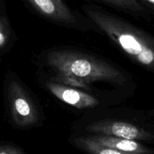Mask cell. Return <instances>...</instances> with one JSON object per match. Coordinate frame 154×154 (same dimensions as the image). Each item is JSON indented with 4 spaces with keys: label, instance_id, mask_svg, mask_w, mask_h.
Listing matches in <instances>:
<instances>
[{
    "label": "cell",
    "instance_id": "1",
    "mask_svg": "<svg viewBox=\"0 0 154 154\" xmlns=\"http://www.w3.org/2000/svg\"><path fill=\"white\" fill-rule=\"evenodd\" d=\"M46 64L57 75L58 81L71 87L88 88V84L105 81L123 85L126 78L120 70L105 61L71 50L48 53Z\"/></svg>",
    "mask_w": 154,
    "mask_h": 154
},
{
    "label": "cell",
    "instance_id": "2",
    "mask_svg": "<svg viewBox=\"0 0 154 154\" xmlns=\"http://www.w3.org/2000/svg\"><path fill=\"white\" fill-rule=\"evenodd\" d=\"M84 11L133 61L154 71V39L116 15L91 6H85Z\"/></svg>",
    "mask_w": 154,
    "mask_h": 154
},
{
    "label": "cell",
    "instance_id": "3",
    "mask_svg": "<svg viewBox=\"0 0 154 154\" xmlns=\"http://www.w3.org/2000/svg\"><path fill=\"white\" fill-rule=\"evenodd\" d=\"M5 99L11 121L18 127H30L39 121L37 108L23 84L8 75L5 83Z\"/></svg>",
    "mask_w": 154,
    "mask_h": 154
},
{
    "label": "cell",
    "instance_id": "4",
    "mask_svg": "<svg viewBox=\"0 0 154 154\" xmlns=\"http://www.w3.org/2000/svg\"><path fill=\"white\" fill-rule=\"evenodd\" d=\"M87 132L95 134L111 135L131 140H146L150 134L139 129L132 123L117 120H104L94 122L85 127Z\"/></svg>",
    "mask_w": 154,
    "mask_h": 154
},
{
    "label": "cell",
    "instance_id": "5",
    "mask_svg": "<svg viewBox=\"0 0 154 154\" xmlns=\"http://www.w3.org/2000/svg\"><path fill=\"white\" fill-rule=\"evenodd\" d=\"M48 90L53 96L64 103L79 109H86L98 106L99 102L96 98L71 86L56 82H48Z\"/></svg>",
    "mask_w": 154,
    "mask_h": 154
},
{
    "label": "cell",
    "instance_id": "6",
    "mask_svg": "<svg viewBox=\"0 0 154 154\" xmlns=\"http://www.w3.org/2000/svg\"><path fill=\"white\" fill-rule=\"evenodd\" d=\"M43 16L60 23H75V15L63 0H27Z\"/></svg>",
    "mask_w": 154,
    "mask_h": 154
},
{
    "label": "cell",
    "instance_id": "7",
    "mask_svg": "<svg viewBox=\"0 0 154 154\" xmlns=\"http://www.w3.org/2000/svg\"><path fill=\"white\" fill-rule=\"evenodd\" d=\"M92 138L104 146L119 150L122 153L134 154H148L154 153L153 150L148 148L139 144L135 140L127 139V138H119L111 135L95 134L91 135Z\"/></svg>",
    "mask_w": 154,
    "mask_h": 154
},
{
    "label": "cell",
    "instance_id": "8",
    "mask_svg": "<svg viewBox=\"0 0 154 154\" xmlns=\"http://www.w3.org/2000/svg\"><path fill=\"white\" fill-rule=\"evenodd\" d=\"M73 144L82 150L93 154H123L119 150L104 146L91 136L79 137L74 139Z\"/></svg>",
    "mask_w": 154,
    "mask_h": 154
},
{
    "label": "cell",
    "instance_id": "9",
    "mask_svg": "<svg viewBox=\"0 0 154 154\" xmlns=\"http://www.w3.org/2000/svg\"><path fill=\"white\" fill-rule=\"evenodd\" d=\"M11 40V31L7 18L2 14L0 8V51L5 50Z\"/></svg>",
    "mask_w": 154,
    "mask_h": 154
},
{
    "label": "cell",
    "instance_id": "10",
    "mask_svg": "<svg viewBox=\"0 0 154 154\" xmlns=\"http://www.w3.org/2000/svg\"><path fill=\"white\" fill-rule=\"evenodd\" d=\"M102 1L127 11L140 12L143 11V6L137 0H102Z\"/></svg>",
    "mask_w": 154,
    "mask_h": 154
},
{
    "label": "cell",
    "instance_id": "11",
    "mask_svg": "<svg viewBox=\"0 0 154 154\" xmlns=\"http://www.w3.org/2000/svg\"><path fill=\"white\" fill-rule=\"evenodd\" d=\"M24 150L11 143L0 142V154H23Z\"/></svg>",
    "mask_w": 154,
    "mask_h": 154
},
{
    "label": "cell",
    "instance_id": "12",
    "mask_svg": "<svg viewBox=\"0 0 154 154\" xmlns=\"http://www.w3.org/2000/svg\"><path fill=\"white\" fill-rule=\"evenodd\" d=\"M147 2H149V3H151V4L154 5V0H146Z\"/></svg>",
    "mask_w": 154,
    "mask_h": 154
}]
</instances>
